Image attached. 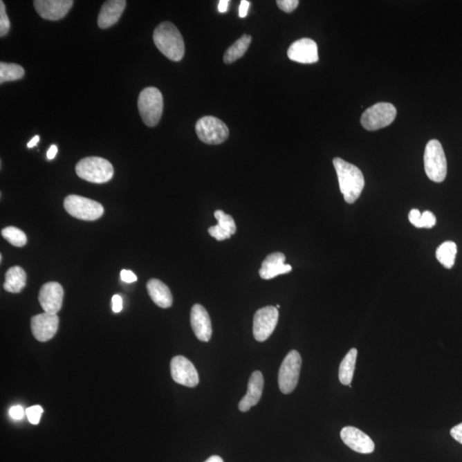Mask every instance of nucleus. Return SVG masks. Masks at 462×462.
Instances as JSON below:
<instances>
[{
	"mask_svg": "<svg viewBox=\"0 0 462 462\" xmlns=\"http://www.w3.org/2000/svg\"><path fill=\"white\" fill-rule=\"evenodd\" d=\"M337 172L341 193L344 194L346 203L353 204L358 200L364 187V179L362 171L357 166L349 163L340 158L333 160Z\"/></svg>",
	"mask_w": 462,
	"mask_h": 462,
	"instance_id": "1",
	"label": "nucleus"
},
{
	"mask_svg": "<svg viewBox=\"0 0 462 462\" xmlns=\"http://www.w3.org/2000/svg\"><path fill=\"white\" fill-rule=\"evenodd\" d=\"M154 42L157 48L169 60H182L185 53L183 38L174 24L165 21L155 28Z\"/></svg>",
	"mask_w": 462,
	"mask_h": 462,
	"instance_id": "2",
	"label": "nucleus"
},
{
	"mask_svg": "<svg viewBox=\"0 0 462 462\" xmlns=\"http://www.w3.org/2000/svg\"><path fill=\"white\" fill-rule=\"evenodd\" d=\"M75 172L86 182L104 183L113 178L114 169L109 161L100 157H88L78 162Z\"/></svg>",
	"mask_w": 462,
	"mask_h": 462,
	"instance_id": "3",
	"label": "nucleus"
},
{
	"mask_svg": "<svg viewBox=\"0 0 462 462\" xmlns=\"http://www.w3.org/2000/svg\"><path fill=\"white\" fill-rule=\"evenodd\" d=\"M163 95L157 88L149 86L140 93L138 109L140 117L149 127H154L163 113Z\"/></svg>",
	"mask_w": 462,
	"mask_h": 462,
	"instance_id": "4",
	"label": "nucleus"
},
{
	"mask_svg": "<svg viewBox=\"0 0 462 462\" xmlns=\"http://www.w3.org/2000/svg\"><path fill=\"white\" fill-rule=\"evenodd\" d=\"M425 171L432 182L442 183L447 176V160L442 144L438 140H431L425 147L424 155Z\"/></svg>",
	"mask_w": 462,
	"mask_h": 462,
	"instance_id": "5",
	"label": "nucleus"
},
{
	"mask_svg": "<svg viewBox=\"0 0 462 462\" xmlns=\"http://www.w3.org/2000/svg\"><path fill=\"white\" fill-rule=\"evenodd\" d=\"M64 207L68 214L85 221H95L104 214L103 205L99 202L75 194L64 198Z\"/></svg>",
	"mask_w": 462,
	"mask_h": 462,
	"instance_id": "6",
	"label": "nucleus"
},
{
	"mask_svg": "<svg viewBox=\"0 0 462 462\" xmlns=\"http://www.w3.org/2000/svg\"><path fill=\"white\" fill-rule=\"evenodd\" d=\"M198 138L209 145H219L228 139L230 131L227 125L212 115L198 119L196 125Z\"/></svg>",
	"mask_w": 462,
	"mask_h": 462,
	"instance_id": "7",
	"label": "nucleus"
},
{
	"mask_svg": "<svg viewBox=\"0 0 462 462\" xmlns=\"http://www.w3.org/2000/svg\"><path fill=\"white\" fill-rule=\"evenodd\" d=\"M302 360L297 350L288 353L280 367L279 385L281 393L290 394L298 385Z\"/></svg>",
	"mask_w": 462,
	"mask_h": 462,
	"instance_id": "8",
	"label": "nucleus"
},
{
	"mask_svg": "<svg viewBox=\"0 0 462 462\" xmlns=\"http://www.w3.org/2000/svg\"><path fill=\"white\" fill-rule=\"evenodd\" d=\"M396 117V109L392 104L380 102L364 111L360 122L367 131H374L387 127Z\"/></svg>",
	"mask_w": 462,
	"mask_h": 462,
	"instance_id": "9",
	"label": "nucleus"
},
{
	"mask_svg": "<svg viewBox=\"0 0 462 462\" xmlns=\"http://www.w3.org/2000/svg\"><path fill=\"white\" fill-rule=\"evenodd\" d=\"M279 313L276 306L259 309L254 317L252 333L256 341L265 342L270 337L279 322Z\"/></svg>",
	"mask_w": 462,
	"mask_h": 462,
	"instance_id": "10",
	"label": "nucleus"
},
{
	"mask_svg": "<svg viewBox=\"0 0 462 462\" xmlns=\"http://www.w3.org/2000/svg\"><path fill=\"white\" fill-rule=\"evenodd\" d=\"M171 373L173 380L187 387H196L200 381L196 368L190 360L182 355L172 360Z\"/></svg>",
	"mask_w": 462,
	"mask_h": 462,
	"instance_id": "11",
	"label": "nucleus"
},
{
	"mask_svg": "<svg viewBox=\"0 0 462 462\" xmlns=\"http://www.w3.org/2000/svg\"><path fill=\"white\" fill-rule=\"evenodd\" d=\"M59 319L57 314H38L31 319V331L36 340L48 342L59 330Z\"/></svg>",
	"mask_w": 462,
	"mask_h": 462,
	"instance_id": "12",
	"label": "nucleus"
},
{
	"mask_svg": "<svg viewBox=\"0 0 462 462\" xmlns=\"http://www.w3.org/2000/svg\"><path fill=\"white\" fill-rule=\"evenodd\" d=\"M64 288L56 281L43 285L39 290V302L45 313L57 314L62 308Z\"/></svg>",
	"mask_w": 462,
	"mask_h": 462,
	"instance_id": "13",
	"label": "nucleus"
},
{
	"mask_svg": "<svg viewBox=\"0 0 462 462\" xmlns=\"http://www.w3.org/2000/svg\"><path fill=\"white\" fill-rule=\"evenodd\" d=\"M72 0H35L34 6L36 12L43 19L57 21L66 16L73 6Z\"/></svg>",
	"mask_w": 462,
	"mask_h": 462,
	"instance_id": "14",
	"label": "nucleus"
},
{
	"mask_svg": "<svg viewBox=\"0 0 462 462\" xmlns=\"http://www.w3.org/2000/svg\"><path fill=\"white\" fill-rule=\"evenodd\" d=\"M341 438L346 446L360 454H371L375 449V445L366 433L353 427H346L342 429Z\"/></svg>",
	"mask_w": 462,
	"mask_h": 462,
	"instance_id": "15",
	"label": "nucleus"
},
{
	"mask_svg": "<svg viewBox=\"0 0 462 462\" xmlns=\"http://www.w3.org/2000/svg\"><path fill=\"white\" fill-rule=\"evenodd\" d=\"M288 57L301 64H314L319 61L317 46L311 39L303 38L295 41L288 50Z\"/></svg>",
	"mask_w": 462,
	"mask_h": 462,
	"instance_id": "16",
	"label": "nucleus"
},
{
	"mask_svg": "<svg viewBox=\"0 0 462 462\" xmlns=\"http://www.w3.org/2000/svg\"><path fill=\"white\" fill-rule=\"evenodd\" d=\"M191 326L198 340L207 342L210 341L212 328L210 316L203 306L196 304L191 309Z\"/></svg>",
	"mask_w": 462,
	"mask_h": 462,
	"instance_id": "17",
	"label": "nucleus"
},
{
	"mask_svg": "<svg viewBox=\"0 0 462 462\" xmlns=\"http://www.w3.org/2000/svg\"><path fill=\"white\" fill-rule=\"evenodd\" d=\"M264 389V378L259 371H255L249 378L247 394L243 396L239 403L240 411L248 412L252 407L257 405L261 400Z\"/></svg>",
	"mask_w": 462,
	"mask_h": 462,
	"instance_id": "18",
	"label": "nucleus"
},
{
	"mask_svg": "<svg viewBox=\"0 0 462 462\" xmlns=\"http://www.w3.org/2000/svg\"><path fill=\"white\" fill-rule=\"evenodd\" d=\"M286 257L281 252H273L262 262L259 276L261 279L269 280L283 274H287L292 270L290 265L285 264Z\"/></svg>",
	"mask_w": 462,
	"mask_h": 462,
	"instance_id": "19",
	"label": "nucleus"
},
{
	"mask_svg": "<svg viewBox=\"0 0 462 462\" xmlns=\"http://www.w3.org/2000/svg\"><path fill=\"white\" fill-rule=\"evenodd\" d=\"M125 0H110L104 3L98 17V25L100 28L113 26L120 19L126 7Z\"/></svg>",
	"mask_w": 462,
	"mask_h": 462,
	"instance_id": "20",
	"label": "nucleus"
},
{
	"mask_svg": "<svg viewBox=\"0 0 462 462\" xmlns=\"http://www.w3.org/2000/svg\"><path fill=\"white\" fill-rule=\"evenodd\" d=\"M147 290L155 304L162 308H171L173 297L171 290L160 280L153 279L147 281Z\"/></svg>",
	"mask_w": 462,
	"mask_h": 462,
	"instance_id": "21",
	"label": "nucleus"
},
{
	"mask_svg": "<svg viewBox=\"0 0 462 462\" xmlns=\"http://www.w3.org/2000/svg\"><path fill=\"white\" fill-rule=\"evenodd\" d=\"M27 275L20 266H13L7 270L3 288L10 293H20L26 285Z\"/></svg>",
	"mask_w": 462,
	"mask_h": 462,
	"instance_id": "22",
	"label": "nucleus"
},
{
	"mask_svg": "<svg viewBox=\"0 0 462 462\" xmlns=\"http://www.w3.org/2000/svg\"><path fill=\"white\" fill-rule=\"evenodd\" d=\"M357 355H358V351L356 349H350L339 367V380L344 385H351L353 373H355Z\"/></svg>",
	"mask_w": 462,
	"mask_h": 462,
	"instance_id": "23",
	"label": "nucleus"
},
{
	"mask_svg": "<svg viewBox=\"0 0 462 462\" xmlns=\"http://www.w3.org/2000/svg\"><path fill=\"white\" fill-rule=\"evenodd\" d=\"M251 41L252 37L250 35H243L241 36L232 46L227 49L225 55H223V62L230 64L241 59L246 53Z\"/></svg>",
	"mask_w": 462,
	"mask_h": 462,
	"instance_id": "24",
	"label": "nucleus"
},
{
	"mask_svg": "<svg viewBox=\"0 0 462 462\" xmlns=\"http://www.w3.org/2000/svg\"><path fill=\"white\" fill-rule=\"evenodd\" d=\"M457 246L454 241H447L436 249V257L447 269H451L456 262Z\"/></svg>",
	"mask_w": 462,
	"mask_h": 462,
	"instance_id": "25",
	"label": "nucleus"
},
{
	"mask_svg": "<svg viewBox=\"0 0 462 462\" xmlns=\"http://www.w3.org/2000/svg\"><path fill=\"white\" fill-rule=\"evenodd\" d=\"M25 74L24 68L16 64L0 63V83L20 80Z\"/></svg>",
	"mask_w": 462,
	"mask_h": 462,
	"instance_id": "26",
	"label": "nucleus"
},
{
	"mask_svg": "<svg viewBox=\"0 0 462 462\" xmlns=\"http://www.w3.org/2000/svg\"><path fill=\"white\" fill-rule=\"evenodd\" d=\"M1 234L13 246L21 248L27 243V237L23 230L17 227L9 226L1 230Z\"/></svg>",
	"mask_w": 462,
	"mask_h": 462,
	"instance_id": "27",
	"label": "nucleus"
},
{
	"mask_svg": "<svg viewBox=\"0 0 462 462\" xmlns=\"http://www.w3.org/2000/svg\"><path fill=\"white\" fill-rule=\"evenodd\" d=\"M214 216L216 221L219 223L218 225L222 227L223 230H225L227 232H229L231 236L237 232L236 223H234L232 216L226 214L222 210H216L214 212Z\"/></svg>",
	"mask_w": 462,
	"mask_h": 462,
	"instance_id": "28",
	"label": "nucleus"
},
{
	"mask_svg": "<svg viewBox=\"0 0 462 462\" xmlns=\"http://www.w3.org/2000/svg\"><path fill=\"white\" fill-rule=\"evenodd\" d=\"M10 23L8 16L6 14V5L3 1H0V36L3 37L10 31Z\"/></svg>",
	"mask_w": 462,
	"mask_h": 462,
	"instance_id": "29",
	"label": "nucleus"
},
{
	"mask_svg": "<svg viewBox=\"0 0 462 462\" xmlns=\"http://www.w3.org/2000/svg\"><path fill=\"white\" fill-rule=\"evenodd\" d=\"M43 409L41 406L36 405L28 407L26 409V415L31 424L38 425L41 421Z\"/></svg>",
	"mask_w": 462,
	"mask_h": 462,
	"instance_id": "30",
	"label": "nucleus"
},
{
	"mask_svg": "<svg viewBox=\"0 0 462 462\" xmlns=\"http://www.w3.org/2000/svg\"><path fill=\"white\" fill-rule=\"evenodd\" d=\"M208 232L212 237H214L215 239L219 241L230 239L231 237V234L229 232H227L225 230H223L222 227H220L219 225L210 227V228L208 229Z\"/></svg>",
	"mask_w": 462,
	"mask_h": 462,
	"instance_id": "31",
	"label": "nucleus"
},
{
	"mask_svg": "<svg viewBox=\"0 0 462 462\" xmlns=\"http://www.w3.org/2000/svg\"><path fill=\"white\" fill-rule=\"evenodd\" d=\"M436 216L432 212L425 211L421 214V229H432L436 225Z\"/></svg>",
	"mask_w": 462,
	"mask_h": 462,
	"instance_id": "32",
	"label": "nucleus"
},
{
	"mask_svg": "<svg viewBox=\"0 0 462 462\" xmlns=\"http://www.w3.org/2000/svg\"><path fill=\"white\" fill-rule=\"evenodd\" d=\"M299 3L298 0H279L277 1V5L283 12L291 13L297 8Z\"/></svg>",
	"mask_w": 462,
	"mask_h": 462,
	"instance_id": "33",
	"label": "nucleus"
},
{
	"mask_svg": "<svg viewBox=\"0 0 462 462\" xmlns=\"http://www.w3.org/2000/svg\"><path fill=\"white\" fill-rule=\"evenodd\" d=\"M421 212L418 209H413L411 210L409 215V221L412 225L416 228L421 229Z\"/></svg>",
	"mask_w": 462,
	"mask_h": 462,
	"instance_id": "34",
	"label": "nucleus"
},
{
	"mask_svg": "<svg viewBox=\"0 0 462 462\" xmlns=\"http://www.w3.org/2000/svg\"><path fill=\"white\" fill-rule=\"evenodd\" d=\"M121 279L125 283L131 284L137 280V277L131 270H122L120 274Z\"/></svg>",
	"mask_w": 462,
	"mask_h": 462,
	"instance_id": "35",
	"label": "nucleus"
},
{
	"mask_svg": "<svg viewBox=\"0 0 462 462\" xmlns=\"http://www.w3.org/2000/svg\"><path fill=\"white\" fill-rule=\"evenodd\" d=\"M10 417L14 418V420H21L24 416V410L23 407L21 406H14L10 407Z\"/></svg>",
	"mask_w": 462,
	"mask_h": 462,
	"instance_id": "36",
	"label": "nucleus"
},
{
	"mask_svg": "<svg viewBox=\"0 0 462 462\" xmlns=\"http://www.w3.org/2000/svg\"><path fill=\"white\" fill-rule=\"evenodd\" d=\"M450 434L454 440L462 445V423L451 429Z\"/></svg>",
	"mask_w": 462,
	"mask_h": 462,
	"instance_id": "37",
	"label": "nucleus"
},
{
	"mask_svg": "<svg viewBox=\"0 0 462 462\" xmlns=\"http://www.w3.org/2000/svg\"><path fill=\"white\" fill-rule=\"evenodd\" d=\"M113 310L114 313H120L122 309V301L120 295H113Z\"/></svg>",
	"mask_w": 462,
	"mask_h": 462,
	"instance_id": "38",
	"label": "nucleus"
},
{
	"mask_svg": "<svg viewBox=\"0 0 462 462\" xmlns=\"http://www.w3.org/2000/svg\"><path fill=\"white\" fill-rule=\"evenodd\" d=\"M249 6H250V3L247 1V0H243V1H241L239 7V17L241 18H244L247 17Z\"/></svg>",
	"mask_w": 462,
	"mask_h": 462,
	"instance_id": "39",
	"label": "nucleus"
},
{
	"mask_svg": "<svg viewBox=\"0 0 462 462\" xmlns=\"http://www.w3.org/2000/svg\"><path fill=\"white\" fill-rule=\"evenodd\" d=\"M229 0H220L219 3V12L221 13H225L228 10L229 6Z\"/></svg>",
	"mask_w": 462,
	"mask_h": 462,
	"instance_id": "40",
	"label": "nucleus"
},
{
	"mask_svg": "<svg viewBox=\"0 0 462 462\" xmlns=\"http://www.w3.org/2000/svg\"><path fill=\"white\" fill-rule=\"evenodd\" d=\"M57 153V147L55 145H53L50 147L49 150L48 151V154H46V157H48V160H53L54 158L56 157Z\"/></svg>",
	"mask_w": 462,
	"mask_h": 462,
	"instance_id": "41",
	"label": "nucleus"
},
{
	"mask_svg": "<svg viewBox=\"0 0 462 462\" xmlns=\"http://www.w3.org/2000/svg\"><path fill=\"white\" fill-rule=\"evenodd\" d=\"M39 142V136H35L33 139L30 140V142L28 143V149H32V147H35L37 145L38 142Z\"/></svg>",
	"mask_w": 462,
	"mask_h": 462,
	"instance_id": "42",
	"label": "nucleus"
},
{
	"mask_svg": "<svg viewBox=\"0 0 462 462\" xmlns=\"http://www.w3.org/2000/svg\"><path fill=\"white\" fill-rule=\"evenodd\" d=\"M205 462H225V461H223L222 458L219 456H212L211 457H209L208 459Z\"/></svg>",
	"mask_w": 462,
	"mask_h": 462,
	"instance_id": "43",
	"label": "nucleus"
},
{
	"mask_svg": "<svg viewBox=\"0 0 462 462\" xmlns=\"http://www.w3.org/2000/svg\"><path fill=\"white\" fill-rule=\"evenodd\" d=\"M276 308H277V309H279V308H280V306H279V305H277V306H276Z\"/></svg>",
	"mask_w": 462,
	"mask_h": 462,
	"instance_id": "44",
	"label": "nucleus"
}]
</instances>
